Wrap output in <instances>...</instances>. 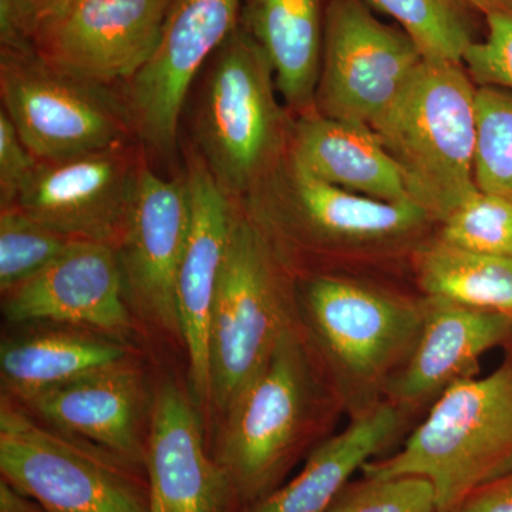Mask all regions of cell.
<instances>
[{"label": "cell", "instance_id": "4", "mask_svg": "<svg viewBox=\"0 0 512 512\" xmlns=\"http://www.w3.org/2000/svg\"><path fill=\"white\" fill-rule=\"evenodd\" d=\"M477 89L463 63L423 59L370 128L399 165L410 198L444 221L478 191Z\"/></svg>", "mask_w": 512, "mask_h": 512}, {"label": "cell", "instance_id": "30", "mask_svg": "<svg viewBox=\"0 0 512 512\" xmlns=\"http://www.w3.org/2000/svg\"><path fill=\"white\" fill-rule=\"evenodd\" d=\"M488 33L483 42H473L463 64L480 86L501 87L512 92V10L485 15Z\"/></svg>", "mask_w": 512, "mask_h": 512}, {"label": "cell", "instance_id": "13", "mask_svg": "<svg viewBox=\"0 0 512 512\" xmlns=\"http://www.w3.org/2000/svg\"><path fill=\"white\" fill-rule=\"evenodd\" d=\"M12 322H57L110 335L131 326L117 249L73 239L32 278L3 293Z\"/></svg>", "mask_w": 512, "mask_h": 512}, {"label": "cell", "instance_id": "19", "mask_svg": "<svg viewBox=\"0 0 512 512\" xmlns=\"http://www.w3.org/2000/svg\"><path fill=\"white\" fill-rule=\"evenodd\" d=\"M293 200L309 242L333 251L407 244L434 221L416 202H389L343 190L292 165Z\"/></svg>", "mask_w": 512, "mask_h": 512}, {"label": "cell", "instance_id": "29", "mask_svg": "<svg viewBox=\"0 0 512 512\" xmlns=\"http://www.w3.org/2000/svg\"><path fill=\"white\" fill-rule=\"evenodd\" d=\"M325 512H439L433 485L420 477L350 481Z\"/></svg>", "mask_w": 512, "mask_h": 512}, {"label": "cell", "instance_id": "8", "mask_svg": "<svg viewBox=\"0 0 512 512\" xmlns=\"http://www.w3.org/2000/svg\"><path fill=\"white\" fill-rule=\"evenodd\" d=\"M3 107L37 161H56L124 143L126 123L96 87L46 66L32 47L2 46Z\"/></svg>", "mask_w": 512, "mask_h": 512}, {"label": "cell", "instance_id": "2", "mask_svg": "<svg viewBox=\"0 0 512 512\" xmlns=\"http://www.w3.org/2000/svg\"><path fill=\"white\" fill-rule=\"evenodd\" d=\"M340 409L301 323L279 340L271 359L227 416L217 461L242 500L258 503L309 441Z\"/></svg>", "mask_w": 512, "mask_h": 512}, {"label": "cell", "instance_id": "11", "mask_svg": "<svg viewBox=\"0 0 512 512\" xmlns=\"http://www.w3.org/2000/svg\"><path fill=\"white\" fill-rule=\"evenodd\" d=\"M238 9L239 0L171 2L156 50L126 92L128 123L157 153H173L191 84L237 29Z\"/></svg>", "mask_w": 512, "mask_h": 512}, {"label": "cell", "instance_id": "15", "mask_svg": "<svg viewBox=\"0 0 512 512\" xmlns=\"http://www.w3.org/2000/svg\"><path fill=\"white\" fill-rule=\"evenodd\" d=\"M188 227L185 180H164L141 168L126 231L117 247L124 288L147 319L178 335L175 286Z\"/></svg>", "mask_w": 512, "mask_h": 512}, {"label": "cell", "instance_id": "17", "mask_svg": "<svg viewBox=\"0 0 512 512\" xmlns=\"http://www.w3.org/2000/svg\"><path fill=\"white\" fill-rule=\"evenodd\" d=\"M511 342V315L429 299L420 338L386 400L412 413L429 407L454 384L476 377L485 353Z\"/></svg>", "mask_w": 512, "mask_h": 512}, {"label": "cell", "instance_id": "25", "mask_svg": "<svg viewBox=\"0 0 512 512\" xmlns=\"http://www.w3.org/2000/svg\"><path fill=\"white\" fill-rule=\"evenodd\" d=\"M400 23L424 59L463 63L473 43L461 0H369Z\"/></svg>", "mask_w": 512, "mask_h": 512}, {"label": "cell", "instance_id": "1", "mask_svg": "<svg viewBox=\"0 0 512 512\" xmlns=\"http://www.w3.org/2000/svg\"><path fill=\"white\" fill-rule=\"evenodd\" d=\"M429 299L336 275H318L298 302L299 323L349 420L386 400L420 338Z\"/></svg>", "mask_w": 512, "mask_h": 512}, {"label": "cell", "instance_id": "7", "mask_svg": "<svg viewBox=\"0 0 512 512\" xmlns=\"http://www.w3.org/2000/svg\"><path fill=\"white\" fill-rule=\"evenodd\" d=\"M197 120L200 156L229 197L265 173L281 141L271 64L258 40L235 29L218 50Z\"/></svg>", "mask_w": 512, "mask_h": 512}, {"label": "cell", "instance_id": "35", "mask_svg": "<svg viewBox=\"0 0 512 512\" xmlns=\"http://www.w3.org/2000/svg\"><path fill=\"white\" fill-rule=\"evenodd\" d=\"M10 512H40L37 510L35 505H32L30 503H22L19 504L18 507L13 508Z\"/></svg>", "mask_w": 512, "mask_h": 512}, {"label": "cell", "instance_id": "23", "mask_svg": "<svg viewBox=\"0 0 512 512\" xmlns=\"http://www.w3.org/2000/svg\"><path fill=\"white\" fill-rule=\"evenodd\" d=\"M126 350L117 343L76 335L43 333L5 343L0 352V373L5 389L28 402L36 394L121 362Z\"/></svg>", "mask_w": 512, "mask_h": 512}, {"label": "cell", "instance_id": "3", "mask_svg": "<svg viewBox=\"0 0 512 512\" xmlns=\"http://www.w3.org/2000/svg\"><path fill=\"white\" fill-rule=\"evenodd\" d=\"M511 470L512 350L490 375L441 394L403 446L367 463L362 476L424 478L439 512H460L471 495Z\"/></svg>", "mask_w": 512, "mask_h": 512}, {"label": "cell", "instance_id": "10", "mask_svg": "<svg viewBox=\"0 0 512 512\" xmlns=\"http://www.w3.org/2000/svg\"><path fill=\"white\" fill-rule=\"evenodd\" d=\"M424 57L360 0H332L315 101L330 119L370 126L389 109Z\"/></svg>", "mask_w": 512, "mask_h": 512}, {"label": "cell", "instance_id": "33", "mask_svg": "<svg viewBox=\"0 0 512 512\" xmlns=\"http://www.w3.org/2000/svg\"><path fill=\"white\" fill-rule=\"evenodd\" d=\"M460 512H512V470L471 495Z\"/></svg>", "mask_w": 512, "mask_h": 512}, {"label": "cell", "instance_id": "22", "mask_svg": "<svg viewBox=\"0 0 512 512\" xmlns=\"http://www.w3.org/2000/svg\"><path fill=\"white\" fill-rule=\"evenodd\" d=\"M252 26L276 89L289 106H308L320 76L318 0H255Z\"/></svg>", "mask_w": 512, "mask_h": 512}, {"label": "cell", "instance_id": "31", "mask_svg": "<svg viewBox=\"0 0 512 512\" xmlns=\"http://www.w3.org/2000/svg\"><path fill=\"white\" fill-rule=\"evenodd\" d=\"M39 161L23 144L5 110L0 111V202L2 208L15 205L16 200L35 173Z\"/></svg>", "mask_w": 512, "mask_h": 512}, {"label": "cell", "instance_id": "16", "mask_svg": "<svg viewBox=\"0 0 512 512\" xmlns=\"http://www.w3.org/2000/svg\"><path fill=\"white\" fill-rule=\"evenodd\" d=\"M144 464L148 512H227L234 488L208 456L197 409L174 384L157 393Z\"/></svg>", "mask_w": 512, "mask_h": 512}, {"label": "cell", "instance_id": "12", "mask_svg": "<svg viewBox=\"0 0 512 512\" xmlns=\"http://www.w3.org/2000/svg\"><path fill=\"white\" fill-rule=\"evenodd\" d=\"M141 168L124 143L62 160L39 161L13 207L64 238L117 249Z\"/></svg>", "mask_w": 512, "mask_h": 512}, {"label": "cell", "instance_id": "36", "mask_svg": "<svg viewBox=\"0 0 512 512\" xmlns=\"http://www.w3.org/2000/svg\"><path fill=\"white\" fill-rule=\"evenodd\" d=\"M511 349H512V342L510 343Z\"/></svg>", "mask_w": 512, "mask_h": 512}, {"label": "cell", "instance_id": "14", "mask_svg": "<svg viewBox=\"0 0 512 512\" xmlns=\"http://www.w3.org/2000/svg\"><path fill=\"white\" fill-rule=\"evenodd\" d=\"M185 185L190 198V227L178 268L175 301L180 336L190 360L192 392L198 402L205 403L211 402L212 306L235 208L198 153L188 157Z\"/></svg>", "mask_w": 512, "mask_h": 512}, {"label": "cell", "instance_id": "24", "mask_svg": "<svg viewBox=\"0 0 512 512\" xmlns=\"http://www.w3.org/2000/svg\"><path fill=\"white\" fill-rule=\"evenodd\" d=\"M414 265L426 298L512 316V258L467 251L437 239L416 252Z\"/></svg>", "mask_w": 512, "mask_h": 512}, {"label": "cell", "instance_id": "20", "mask_svg": "<svg viewBox=\"0 0 512 512\" xmlns=\"http://www.w3.org/2000/svg\"><path fill=\"white\" fill-rule=\"evenodd\" d=\"M414 413L399 404H382L356 419L312 451L288 483L252 505L249 512H325L343 488L370 461L393 446Z\"/></svg>", "mask_w": 512, "mask_h": 512}, {"label": "cell", "instance_id": "5", "mask_svg": "<svg viewBox=\"0 0 512 512\" xmlns=\"http://www.w3.org/2000/svg\"><path fill=\"white\" fill-rule=\"evenodd\" d=\"M298 325V302L271 238L235 210L210 328L211 402L225 416Z\"/></svg>", "mask_w": 512, "mask_h": 512}, {"label": "cell", "instance_id": "6", "mask_svg": "<svg viewBox=\"0 0 512 512\" xmlns=\"http://www.w3.org/2000/svg\"><path fill=\"white\" fill-rule=\"evenodd\" d=\"M134 464L39 426L3 397L0 471L23 497L45 512H148V484Z\"/></svg>", "mask_w": 512, "mask_h": 512}, {"label": "cell", "instance_id": "21", "mask_svg": "<svg viewBox=\"0 0 512 512\" xmlns=\"http://www.w3.org/2000/svg\"><path fill=\"white\" fill-rule=\"evenodd\" d=\"M292 165L376 200L413 201L399 165L366 124L308 114L293 133Z\"/></svg>", "mask_w": 512, "mask_h": 512}, {"label": "cell", "instance_id": "27", "mask_svg": "<svg viewBox=\"0 0 512 512\" xmlns=\"http://www.w3.org/2000/svg\"><path fill=\"white\" fill-rule=\"evenodd\" d=\"M72 239L32 220L18 208L0 214V289L10 291L42 271Z\"/></svg>", "mask_w": 512, "mask_h": 512}, {"label": "cell", "instance_id": "28", "mask_svg": "<svg viewBox=\"0 0 512 512\" xmlns=\"http://www.w3.org/2000/svg\"><path fill=\"white\" fill-rule=\"evenodd\" d=\"M440 238L453 247L512 258V200L478 190L441 221Z\"/></svg>", "mask_w": 512, "mask_h": 512}, {"label": "cell", "instance_id": "26", "mask_svg": "<svg viewBox=\"0 0 512 512\" xmlns=\"http://www.w3.org/2000/svg\"><path fill=\"white\" fill-rule=\"evenodd\" d=\"M474 178L483 192L512 200V92L480 86L476 97Z\"/></svg>", "mask_w": 512, "mask_h": 512}, {"label": "cell", "instance_id": "34", "mask_svg": "<svg viewBox=\"0 0 512 512\" xmlns=\"http://www.w3.org/2000/svg\"><path fill=\"white\" fill-rule=\"evenodd\" d=\"M474 8L480 9L485 15L500 10H512V0H466Z\"/></svg>", "mask_w": 512, "mask_h": 512}, {"label": "cell", "instance_id": "18", "mask_svg": "<svg viewBox=\"0 0 512 512\" xmlns=\"http://www.w3.org/2000/svg\"><path fill=\"white\" fill-rule=\"evenodd\" d=\"M140 376L124 360L36 394L26 406L67 434L90 441L128 463H143Z\"/></svg>", "mask_w": 512, "mask_h": 512}, {"label": "cell", "instance_id": "9", "mask_svg": "<svg viewBox=\"0 0 512 512\" xmlns=\"http://www.w3.org/2000/svg\"><path fill=\"white\" fill-rule=\"evenodd\" d=\"M173 0H66L37 25L30 47L74 82L128 80L150 60Z\"/></svg>", "mask_w": 512, "mask_h": 512}, {"label": "cell", "instance_id": "37", "mask_svg": "<svg viewBox=\"0 0 512 512\" xmlns=\"http://www.w3.org/2000/svg\"><path fill=\"white\" fill-rule=\"evenodd\" d=\"M512 350V349H511Z\"/></svg>", "mask_w": 512, "mask_h": 512}, {"label": "cell", "instance_id": "32", "mask_svg": "<svg viewBox=\"0 0 512 512\" xmlns=\"http://www.w3.org/2000/svg\"><path fill=\"white\" fill-rule=\"evenodd\" d=\"M66 0H0L2 46H30V37L43 19Z\"/></svg>", "mask_w": 512, "mask_h": 512}]
</instances>
